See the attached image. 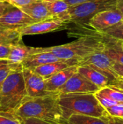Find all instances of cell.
<instances>
[{
	"mask_svg": "<svg viewBox=\"0 0 123 124\" xmlns=\"http://www.w3.org/2000/svg\"><path fill=\"white\" fill-rule=\"evenodd\" d=\"M59 94L30 97L26 96L14 113L20 119L37 118L57 124L65 121L58 102Z\"/></svg>",
	"mask_w": 123,
	"mask_h": 124,
	"instance_id": "obj_1",
	"label": "cell"
},
{
	"mask_svg": "<svg viewBox=\"0 0 123 124\" xmlns=\"http://www.w3.org/2000/svg\"><path fill=\"white\" fill-rule=\"evenodd\" d=\"M104 46L105 41L101 36L99 37L94 35H85L76 41L62 45L44 48L30 47V54L49 52L59 60H75L79 62L90 54L97 51L103 50Z\"/></svg>",
	"mask_w": 123,
	"mask_h": 124,
	"instance_id": "obj_2",
	"label": "cell"
},
{
	"mask_svg": "<svg viewBox=\"0 0 123 124\" xmlns=\"http://www.w3.org/2000/svg\"><path fill=\"white\" fill-rule=\"evenodd\" d=\"M58 102L65 121L73 114L96 118H102L107 114L106 110L100 105L94 94H59Z\"/></svg>",
	"mask_w": 123,
	"mask_h": 124,
	"instance_id": "obj_3",
	"label": "cell"
},
{
	"mask_svg": "<svg viewBox=\"0 0 123 124\" xmlns=\"http://www.w3.org/2000/svg\"><path fill=\"white\" fill-rule=\"evenodd\" d=\"M26 96L22 69L12 71L0 88V112H14Z\"/></svg>",
	"mask_w": 123,
	"mask_h": 124,
	"instance_id": "obj_4",
	"label": "cell"
},
{
	"mask_svg": "<svg viewBox=\"0 0 123 124\" xmlns=\"http://www.w3.org/2000/svg\"><path fill=\"white\" fill-rule=\"evenodd\" d=\"M119 0H88L83 3L71 6L68 9L70 22L87 25L88 21L96 13L115 8Z\"/></svg>",
	"mask_w": 123,
	"mask_h": 124,
	"instance_id": "obj_5",
	"label": "cell"
},
{
	"mask_svg": "<svg viewBox=\"0 0 123 124\" xmlns=\"http://www.w3.org/2000/svg\"><path fill=\"white\" fill-rule=\"evenodd\" d=\"M114 62L103 50L97 51L80 60L78 65H88L105 76L110 83L119 76L113 69Z\"/></svg>",
	"mask_w": 123,
	"mask_h": 124,
	"instance_id": "obj_6",
	"label": "cell"
},
{
	"mask_svg": "<svg viewBox=\"0 0 123 124\" xmlns=\"http://www.w3.org/2000/svg\"><path fill=\"white\" fill-rule=\"evenodd\" d=\"M123 19L121 12L115 7L96 13L89 19L87 25L92 28L96 33L99 34L116 25Z\"/></svg>",
	"mask_w": 123,
	"mask_h": 124,
	"instance_id": "obj_7",
	"label": "cell"
},
{
	"mask_svg": "<svg viewBox=\"0 0 123 124\" xmlns=\"http://www.w3.org/2000/svg\"><path fill=\"white\" fill-rule=\"evenodd\" d=\"M36 23L18 7L12 6L0 15V28L17 30L24 26Z\"/></svg>",
	"mask_w": 123,
	"mask_h": 124,
	"instance_id": "obj_8",
	"label": "cell"
},
{
	"mask_svg": "<svg viewBox=\"0 0 123 124\" xmlns=\"http://www.w3.org/2000/svg\"><path fill=\"white\" fill-rule=\"evenodd\" d=\"M22 76L28 97H36L58 93L48 92L46 89L45 80L33 70L22 68Z\"/></svg>",
	"mask_w": 123,
	"mask_h": 124,
	"instance_id": "obj_9",
	"label": "cell"
},
{
	"mask_svg": "<svg viewBox=\"0 0 123 124\" xmlns=\"http://www.w3.org/2000/svg\"><path fill=\"white\" fill-rule=\"evenodd\" d=\"M99 89L98 86L77 71L58 90V92L59 94L68 93L95 94Z\"/></svg>",
	"mask_w": 123,
	"mask_h": 124,
	"instance_id": "obj_10",
	"label": "cell"
},
{
	"mask_svg": "<svg viewBox=\"0 0 123 124\" xmlns=\"http://www.w3.org/2000/svg\"><path fill=\"white\" fill-rule=\"evenodd\" d=\"M66 22L57 18H50L43 21L36 22L17 29L20 35H38L59 30L65 27Z\"/></svg>",
	"mask_w": 123,
	"mask_h": 124,
	"instance_id": "obj_11",
	"label": "cell"
},
{
	"mask_svg": "<svg viewBox=\"0 0 123 124\" xmlns=\"http://www.w3.org/2000/svg\"><path fill=\"white\" fill-rule=\"evenodd\" d=\"M78 65L66 68L50 78L45 80L46 89L49 92H58V90L67 81V80L77 72ZM59 93V92H58Z\"/></svg>",
	"mask_w": 123,
	"mask_h": 124,
	"instance_id": "obj_12",
	"label": "cell"
},
{
	"mask_svg": "<svg viewBox=\"0 0 123 124\" xmlns=\"http://www.w3.org/2000/svg\"><path fill=\"white\" fill-rule=\"evenodd\" d=\"M78 62L75 60H59L57 62H51L38 66L34 68L33 70L38 75L41 76L44 80H46L66 68L73 65H78Z\"/></svg>",
	"mask_w": 123,
	"mask_h": 124,
	"instance_id": "obj_13",
	"label": "cell"
},
{
	"mask_svg": "<svg viewBox=\"0 0 123 124\" xmlns=\"http://www.w3.org/2000/svg\"><path fill=\"white\" fill-rule=\"evenodd\" d=\"M23 12L30 16L36 22L43 21L50 18H54L49 13L43 0L32 2L19 8Z\"/></svg>",
	"mask_w": 123,
	"mask_h": 124,
	"instance_id": "obj_14",
	"label": "cell"
},
{
	"mask_svg": "<svg viewBox=\"0 0 123 124\" xmlns=\"http://www.w3.org/2000/svg\"><path fill=\"white\" fill-rule=\"evenodd\" d=\"M59 60L54 54L49 52H38L29 54L25 60L22 62V66L23 68H28L33 70L34 68L51 62H57Z\"/></svg>",
	"mask_w": 123,
	"mask_h": 124,
	"instance_id": "obj_15",
	"label": "cell"
},
{
	"mask_svg": "<svg viewBox=\"0 0 123 124\" xmlns=\"http://www.w3.org/2000/svg\"><path fill=\"white\" fill-rule=\"evenodd\" d=\"M49 13L54 18L64 22H70V16L68 12L70 6L65 0H43Z\"/></svg>",
	"mask_w": 123,
	"mask_h": 124,
	"instance_id": "obj_16",
	"label": "cell"
},
{
	"mask_svg": "<svg viewBox=\"0 0 123 124\" xmlns=\"http://www.w3.org/2000/svg\"><path fill=\"white\" fill-rule=\"evenodd\" d=\"M77 71L99 89L110 84V81L105 76L88 65H78Z\"/></svg>",
	"mask_w": 123,
	"mask_h": 124,
	"instance_id": "obj_17",
	"label": "cell"
},
{
	"mask_svg": "<svg viewBox=\"0 0 123 124\" xmlns=\"http://www.w3.org/2000/svg\"><path fill=\"white\" fill-rule=\"evenodd\" d=\"M105 41L104 52L114 63L123 65V48L121 41L102 36Z\"/></svg>",
	"mask_w": 123,
	"mask_h": 124,
	"instance_id": "obj_18",
	"label": "cell"
},
{
	"mask_svg": "<svg viewBox=\"0 0 123 124\" xmlns=\"http://www.w3.org/2000/svg\"><path fill=\"white\" fill-rule=\"evenodd\" d=\"M30 52V47L21 44L20 43L11 45L9 60L12 63H21L26 58Z\"/></svg>",
	"mask_w": 123,
	"mask_h": 124,
	"instance_id": "obj_19",
	"label": "cell"
},
{
	"mask_svg": "<svg viewBox=\"0 0 123 124\" xmlns=\"http://www.w3.org/2000/svg\"><path fill=\"white\" fill-rule=\"evenodd\" d=\"M62 124H107L104 117L96 118L85 115L73 114L70 116Z\"/></svg>",
	"mask_w": 123,
	"mask_h": 124,
	"instance_id": "obj_20",
	"label": "cell"
},
{
	"mask_svg": "<svg viewBox=\"0 0 123 124\" xmlns=\"http://www.w3.org/2000/svg\"><path fill=\"white\" fill-rule=\"evenodd\" d=\"M22 36L17 30L0 28V44L12 45L20 43Z\"/></svg>",
	"mask_w": 123,
	"mask_h": 124,
	"instance_id": "obj_21",
	"label": "cell"
},
{
	"mask_svg": "<svg viewBox=\"0 0 123 124\" xmlns=\"http://www.w3.org/2000/svg\"><path fill=\"white\" fill-rule=\"evenodd\" d=\"M22 69L21 63H12L7 59H0V88L7 77L17 70Z\"/></svg>",
	"mask_w": 123,
	"mask_h": 124,
	"instance_id": "obj_22",
	"label": "cell"
},
{
	"mask_svg": "<svg viewBox=\"0 0 123 124\" xmlns=\"http://www.w3.org/2000/svg\"><path fill=\"white\" fill-rule=\"evenodd\" d=\"M96 92L112 100H115L118 103L123 104V92L116 89L112 88L110 86H105L99 89Z\"/></svg>",
	"mask_w": 123,
	"mask_h": 124,
	"instance_id": "obj_23",
	"label": "cell"
},
{
	"mask_svg": "<svg viewBox=\"0 0 123 124\" xmlns=\"http://www.w3.org/2000/svg\"><path fill=\"white\" fill-rule=\"evenodd\" d=\"M99 35L108 38H111L112 39L123 41V28H117V27H111L101 33Z\"/></svg>",
	"mask_w": 123,
	"mask_h": 124,
	"instance_id": "obj_24",
	"label": "cell"
},
{
	"mask_svg": "<svg viewBox=\"0 0 123 124\" xmlns=\"http://www.w3.org/2000/svg\"><path fill=\"white\" fill-rule=\"evenodd\" d=\"M0 124H22L14 112H0Z\"/></svg>",
	"mask_w": 123,
	"mask_h": 124,
	"instance_id": "obj_25",
	"label": "cell"
},
{
	"mask_svg": "<svg viewBox=\"0 0 123 124\" xmlns=\"http://www.w3.org/2000/svg\"><path fill=\"white\" fill-rule=\"evenodd\" d=\"M107 114L112 117L123 118V104L119 103L105 109Z\"/></svg>",
	"mask_w": 123,
	"mask_h": 124,
	"instance_id": "obj_26",
	"label": "cell"
},
{
	"mask_svg": "<svg viewBox=\"0 0 123 124\" xmlns=\"http://www.w3.org/2000/svg\"><path fill=\"white\" fill-rule=\"evenodd\" d=\"M94 95H95L96 98L97 99V100L99 101V102L100 103V105L104 109H106L107 108H109L111 106H113L115 105L119 104L117 102H116L115 100H111V99H109V98H108L107 97H104V96H103V95H101V94H99L97 92H96L94 94Z\"/></svg>",
	"mask_w": 123,
	"mask_h": 124,
	"instance_id": "obj_27",
	"label": "cell"
},
{
	"mask_svg": "<svg viewBox=\"0 0 123 124\" xmlns=\"http://www.w3.org/2000/svg\"><path fill=\"white\" fill-rule=\"evenodd\" d=\"M21 123H22V124H60L55 123V122H51V121L37 119V118H26V119H23V120H21Z\"/></svg>",
	"mask_w": 123,
	"mask_h": 124,
	"instance_id": "obj_28",
	"label": "cell"
},
{
	"mask_svg": "<svg viewBox=\"0 0 123 124\" xmlns=\"http://www.w3.org/2000/svg\"><path fill=\"white\" fill-rule=\"evenodd\" d=\"M36 1H39V0H6L5 1L14 7L20 8L21 7L25 6L27 4H29Z\"/></svg>",
	"mask_w": 123,
	"mask_h": 124,
	"instance_id": "obj_29",
	"label": "cell"
},
{
	"mask_svg": "<svg viewBox=\"0 0 123 124\" xmlns=\"http://www.w3.org/2000/svg\"><path fill=\"white\" fill-rule=\"evenodd\" d=\"M108 86L116 89L123 92V78L119 76L115 81H112Z\"/></svg>",
	"mask_w": 123,
	"mask_h": 124,
	"instance_id": "obj_30",
	"label": "cell"
},
{
	"mask_svg": "<svg viewBox=\"0 0 123 124\" xmlns=\"http://www.w3.org/2000/svg\"><path fill=\"white\" fill-rule=\"evenodd\" d=\"M10 49L11 45L0 44V59H7L9 54Z\"/></svg>",
	"mask_w": 123,
	"mask_h": 124,
	"instance_id": "obj_31",
	"label": "cell"
},
{
	"mask_svg": "<svg viewBox=\"0 0 123 124\" xmlns=\"http://www.w3.org/2000/svg\"><path fill=\"white\" fill-rule=\"evenodd\" d=\"M107 124H123V118H117L112 117L107 114L104 116Z\"/></svg>",
	"mask_w": 123,
	"mask_h": 124,
	"instance_id": "obj_32",
	"label": "cell"
},
{
	"mask_svg": "<svg viewBox=\"0 0 123 124\" xmlns=\"http://www.w3.org/2000/svg\"><path fill=\"white\" fill-rule=\"evenodd\" d=\"M113 69L115 73L117 74L118 76L123 78V65L114 63L113 64Z\"/></svg>",
	"mask_w": 123,
	"mask_h": 124,
	"instance_id": "obj_33",
	"label": "cell"
},
{
	"mask_svg": "<svg viewBox=\"0 0 123 124\" xmlns=\"http://www.w3.org/2000/svg\"><path fill=\"white\" fill-rule=\"evenodd\" d=\"M12 5L9 4L6 1H0V15L4 14L8 9H9Z\"/></svg>",
	"mask_w": 123,
	"mask_h": 124,
	"instance_id": "obj_34",
	"label": "cell"
},
{
	"mask_svg": "<svg viewBox=\"0 0 123 124\" xmlns=\"http://www.w3.org/2000/svg\"><path fill=\"white\" fill-rule=\"evenodd\" d=\"M86 1H88V0H65V1L70 6H74V5H77V4H81V3H83Z\"/></svg>",
	"mask_w": 123,
	"mask_h": 124,
	"instance_id": "obj_35",
	"label": "cell"
},
{
	"mask_svg": "<svg viewBox=\"0 0 123 124\" xmlns=\"http://www.w3.org/2000/svg\"><path fill=\"white\" fill-rule=\"evenodd\" d=\"M116 8L121 12L123 17V0H119L117 5H116Z\"/></svg>",
	"mask_w": 123,
	"mask_h": 124,
	"instance_id": "obj_36",
	"label": "cell"
},
{
	"mask_svg": "<svg viewBox=\"0 0 123 124\" xmlns=\"http://www.w3.org/2000/svg\"><path fill=\"white\" fill-rule=\"evenodd\" d=\"M114 27H117V28H123V19L121 20L118 23H117L116 25H113Z\"/></svg>",
	"mask_w": 123,
	"mask_h": 124,
	"instance_id": "obj_37",
	"label": "cell"
},
{
	"mask_svg": "<svg viewBox=\"0 0 123 124\" xmlns=\"http://www.w3.org/2000/svg\"><path fill=\"white\" fill-rule=\"evenodd\" d=\"M121 44H122V46H123V41H121Z\"/></svg>",
	"mask_w": 123,
	"mask_h": 124,
	"instance_id": "obj_38",
	"label": "cell"
},
{
	"mask_svg": "<svg viewBox=\"0 0 123 124\" xmlns=\"http://www.w3.org/2000/svg\"><path fill=\"white\" fill-rule=\"evenodd\" d=\"M1 1H5L6 0H1Z\"/></svg>",
	"mask_w": 123,
	"mask_h": 124,
	"instance_id": "obj_39",
	"label": "cell"
},
{
	"mask_svg": "<svg viewBox=\"0 0 123 124\" xmlns=\"http://www.w3.org/2000/svg\"><path fill=\"white\" fill-rule=\"evenodd\" d=\"M0 1H1V0H0Z\"/></svg>",
	"mask_w": 123,
	"mask_h": 124,
	"instance_id": "obj_40",
	"label": "cell"
}]
</instances>
